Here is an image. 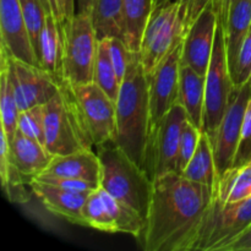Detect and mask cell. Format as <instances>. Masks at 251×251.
<instances>
[{
  "label": "cell",
  "mask_w": 251,
  "mask_h": 251,
  "mask_svg": "<svg viewBox=\"0 0 251 251\" xmlns=\"http://www.w3.org/2000/svg\"><path fill=\"white\" fill-rule=\"evenodd\" d=\"M201 134H202V131L198 126H195L189 119L186 120L183 130H181L178 159H176V173L178 174L183 173L190 159L193 158L194 153L198 149Z\"/></svg>",
  "instance_id": "32"
},
{
  "label": "cell",
  "mask_w": 251,
  "mask_h": 251,
  "mask_svg": "<svg viewBox=\"0 0 251 251\" xmlns=\"http://www.w3.org/2000/svg\"><path fill=\"white\" fill-rule=\"evenodd\" d=\"M215 196L227 203L251 198V166L232 167L217 180Z\"/></svg>",
  "instance_id": "26"
},
{
  "label": "cell",
  "mask_w": 251,
  "mask_h": 251,
  "mask_svg": "<svg viewBox=\"0 0 251 251\" xmlns=\"http://www.w3.org/2000/svg\"><path fill=\"white\" fill-rule=\"evenodd\" d=\"M191 1H193V0H178L179 5H180V15L181 17H183V20H185V16L186 14H188V10Z\"/></svg>",
  "instance_id": "43"
},
{
  "label": "cell",
  "mask_w": 251,
  "mask_h": 251,
  "mask_svg": "<svg viewBox=\"0 0 251 251\" xmlns=\"http://www.w3.org/2000/svg\"><path fill=\"white\" fill-rule=\"evenodd\" d=\"M107 41L118 78L122 83L130 66L140 56V51H132L120 37H108Z\"/></svg>",
  "instance_id": "33"
},
{
  "label": "cell",
  "mask_w": 251,
  "mask_h": 251,
  "mask_svg": "<svg viewBox=\"0 0 251 251\" xmlns=\"http://www.w3.org/2000/svg\"><path fill=\"white\" fill-rule=\"evenodd\" d=\"M39 1L42 2V5H43V7H44V10H46V11H47V14H51L50 5H49L48 0H39Z\"/></svg>",
  "instance_id": "44"
},
{
  "label": "cell",
  "mask_w": 251,
  "mask_h": 251,
  "mask_svg": "<svg viewBox=\"0 0 251 251\" xmlns=\"http://www.w3.org/2000/svg\"><path fill=\"white\" fill-rule=\"evenodd\" d=\"M21 113L17 105L14 90L10 83L5 69H0V114H1V131L11 140L17 131V122Z\"/></svg>",
  "instance_id": "29"
},
{
  "label": "cell",
  "mask_w": 251,
  "mask_h": 251,
  "mask_svg": "<svg viewBox=\"0 0 251 251\" xmlns=\"http://www.w3.org/2000/svg\"><path fill=\"white\" fill-rule=\"evenodd\" d=\"M100 172L102 167L98 154L92 150H83L70 154L54 156L48 168L42 174L80 179L100 186Z\"/></svg>",
  "instance_id": "19"
},
{
  "label": "cell",
  "mask_w": 251,
  "mask_h": 251,
  "mask_svg": "<svg viewBox=\"0 0 251 251\" xmlns=\"http://www.w3.org/2000/svg\"><path fill=\"white\" fill-rule=\"evenodd\" d=\"M36 180L42 181V183L51 184V185L59 186V188L68 189V190L76 191H85V193H92L98 186L92 183H88L86 180H80V179L65 178V176H48V174H41L36 178Z\"/></svg>",
  "instance_id": "36"
},
{
  "label": "cell",
  "mask_w": 251,
  "mask_h": 251,
  "mask_svg": "<svg viewBox=\"0 0 251 251\" xmlns=\"http://www.w3.org/2000/svg\"><path fill=\"white\" fill-rule=\"evenodd\" d=\"M63 31V78L74 83L93 82L100 38L92 14L75 12L61 26Z\"/></svg>",
  "instance_id": "5"
},
{
  "label": "cell",
  "mask_w": 251,
  "mask_h": 251,
  "mask_svg": "<svg viewBox=\"0 0 251 251\" xmlns=\"http://www.w3.org/2000/svg\"><path fill=\"white\" fill-rule=\"evenodd\" d=\"M44 108V146L53 156L92 150V139L88 135L77 112L66 78L60 82V90Z\"/></svg>",
  "instance_id": "4"
},
{
  "label": "cell",
  "mask_w": 251,
  "mask_h": 251,
  "mask_svg": "<svg viewBox=\"0 0 251 251\" xmlns=\"http://www.w3.org/2000/svg\"><path fill=\"white\" fill-rule=\"evenodd\" d=\"M210 2H215L216 6L220 9V14H221V2H222V0H193L190 6H189L185 20H184V25H185L186 31H188L189 27L193 25V22L198 19L199 15L202 12V10L205 9Z\"/></svg>",
  "instance_id": "37"
},
{
  "label": "cell",
  "mask_w": 251,
  "mask_h": 251,
  "mask_svg": "<svg viewBox=\"0 0 251 251\" xmlns=\"http://www.w3.org/2000/svg\"><path fill=\"white\" fill-rule=\"evenodd\" d=\"M225 251H251V225L238 235Z\"/></svg>",
  "instance_id": "38"
},
{
  "label": "cell",
  "mask_w": 251,
  "mask_h": 251,
  "mask_svg": "<svg viewBox=\"0 0 251 251\" xmlns=\"http://www.w3.org/2000/svg\"><path fill=\"white\" fill-rule=\"evenodd\" d=\"M188 119L185 109L176 103L161 120L150 139L146 172L152 180L171 172H176L181 130Z\"/></svg>",
  "instance_id": "13"
},
{
  "label": "cell",
  "mask_w": 251,
  "mask_h": 251,
  "mask_svg": "<svg viewBox=\"0 0 251 251\" xmlns=\"http://www.w3.org/2000/svg\"><path fill=\"white\" fill-rule=\"evenodd\" d=\"M234 87L228 64L225 29L222 24L218 21L212 56L206 73L202 131L210 137L215 135L216 130L220 126Z\"/></svg>",
  "instance_id": "8"
},
{
  "label": "cell",
  "mask_w": 251,
  "mask_h": 251,
  "mask_svg": "<svg viewBox=\"0 0 251 251\" xmlns=\"http://www.w3.org/2000/svg\"><path fill=\"white\" fill-rule=\"evenodd\" d=\"M9 141L10 154L19 171L28 184L32 183L39 174L44 173L53 159V154L44 145L33 139L25 136L19 130Z\"/></svg>",
  "instance_id": "18"
},
{
  "label": "cell",
  "mask_w": 251,
  "mask_h": 251,
  "mask_svg": "<svg viewBox=\"0 0 251 251\" xmlns=\"http://www.w3.org/2000/svg\"><path fill=\"white\" fill-rule=\"evenodd\" d=\"M29 188L49 212L74 225L87 227L82 215V208L91 193L68 190L51 184L42 183L36 179L32 180Z\"/></svg>",
  "instance_id": "17"
},
{
  "label": "cell",
  "mask_w": 251,
  "mask_h": 251,
  "mask_svg": "<svg viewBox=\"0 0 251 251\" xmlns=\"http://www.w3.org/2000/svg\"><path fill=\"white\" fill-rule=\"evenodd\" d=\"M251 225V198L227 203L213 198L194 250L225 251Z\"/></svg>",
  "instance_id": "7"
},
{
  "label": "cell",
  "mask_w": 251,
  "mask_h": 251,
  "mask_svg": "<svg viewBox=\"0 0 251 251\" xmlns=\"http://www.w3.org/2000/svg\"><path fill=\"white\" fill-rule=\"evenodd\" d=\"M115 109L117 130L113 142L146 172L150 103L149 80L142 66L141 55L130 66L123 80Z\"/></svg>",
  "instance_id": "2"
},
{
  "label": "cell",
  "mask_w": 251,
  "mask_h": 251,
  "mask_svg": "<svg viewBox=\"0 0 251 251\" xmlns=\"http://www.w3.org/2000/svg\"><path fill=\"white\" fill-rule=\"evenodd\" d=\"M215 191L176 172L153 179V191L142 232L146 251H191Z\"/></svg>",
  "instance_id": "1"
},
{
  "label": "cell",
  "mask_w": 251,
  "mask_h": 251,
  "mask_svg": "<svg viewBox=\"0 0 251 251\" xmlns=\"http://www.w3.org/2000/svg\"><path fill=\"white\" fill-rule=\"evenodd\" d=\"M250 98V80L245 85L234 87L220 126L216 130L215 135L210 137L212 141L217 180L234 164L242 134L243 120Z\"/></svg>",
  "instance_id": "12"
},
{
  "label": "cell",
  "mask_w": 251,
  "mask_h": 251,
  "mask_svg": "<svg viewBox=\"0 0 251 251\" xmlns=\"http://www.w3.org/2000/svg\"><path fill=\"white\" fill-rule=\"evenodd\" d=\"M93 82L109 96L114 102H117L120 92V83L115 71L114 64L110 56L109 46L107 38L100 39L97 50V58L93 70Z\"/></svg>",
  "instance_id": "28"
},
{
  "label": "cell",
  "mask_w": 251,
  "mask_h": 251,
  "mask_svg": "<svg viewBox=\"0 0 251 251\" xmlns=\"http://www.w3.org/2000/svg\"><path fill=\"white\" fill-rule=\"evenodd\" d=\"M235 2H237V0H222V2H221L220 22L222 24V26H225L226 22H227L230 9H232V6L235 4Z\"/></svg>",
  "instance_id": "41"
},
{
  "label": "cell",
  "mask_w": 251,
  "mask_h": 251,
  "mask_svg": "<svg viewBox=\"0 0 251 251\" xmlns=\"http://www.w3.org/2000/svg\"><path fill=\"white\" fill-rule=\"evenodd\" d=\"M50 5L51 15L55 17L58 24L63 26L66 21V0H48Z\"/></svg>",
  "instance_id": "39"
},
{
  "label": "cell",
  "mask_w": 251,
  "mask_h": 251,
  "mask_svg": "<svg viewBox=\"0 0 251 251\" xmlns=\"http://www.w3.org/2000/svg\"><path fill=\"white\" fill-rule=\"evenodd\" d=\"M250 166H251V161H250Z\"/></svg>",
  "instance_id": "47"
},
{
  "label": "cell",
  "mask_w": 251,
  "mask_h": 251,
  "mask_svg": "<svg viewBox=\"0 0 251 251\" xmlns=\"http://www.w3.org/2000/svg\"><path fill=\"white\" fill-rule=\"evenodd\" d=\"M95 0H75V9L78 14H92Z\"/></svg>",
  "instance_id": "40"
},
{
  "label": "cell",
  "mask_w": 251,
  "mask_h": 251,
  "mask_svg": "<svg viewBox=\"0 0 251 251\" xmlns=\"http://www.w3.org/2000/svg\"><path fill=\"white\" fill-rule=\"evenodd\" d=\"M0 58L21 112L46 104L60 90V78L42 66L21 60L4 48H1Z\"/></svg>",
  "instance_id": "9"
},
{
  "label": "cell",
  "mask_w": 251,
  "mask_h": 251,
  "mask_svg": "<svg viewBox=\"0 0 251 251\" xmlns=\"http://www.w3.org/2000/svg\"><path fill=\"white\" fill-rule=\"evenodd\" d=\"M100 157V186L117 200L131 207L146 221L151 202L153 180L113 141L97 147Z\"/></svg>",
  "instance_id": "3"
},
{
  "label": "cell",
  "mask_w": 251,
  "mask_h": 251,
  "mask_svg": "<svg viewBox=\"0 0 251 251\" xmlns=\"http://www.w3.org/2000/svg\"><path fill=\"white\" fill-rule=\"evenodd\" d=\"M154 9V0L122 1V38L132 51L141 49L145 28Z\"/></svg>",
  "instance_id": "21"
},
{
  "label": "cell",
  "mask_w": 251,
  "mask_h": 251,
  "mask_svg": "<svg viewBox=\"0 0 251 251\" xmlns=\"http://www.w3.org/2000/svg\"><path fill=\"white\" fill-rule=\"evenodd\" d=\"M251 28V0H237L230 9L226 25L223 26L230 73L234 69L240 48Z\"/></svg>",
  "instance_id": "22"
},
{
  "label": "cell",
  "mask_w": 251,
  "mask_h": 251,
  "mask_svg": "<svg viewBox=\"0 0 251 251\" xmlns=\"http://www.w3.org/2000/svg\"><path fill=\"white\" fill-rule=\"evenodd\" d=\"M81 120L96 147L113 141L117 130L115 102L95 82L74 83L68 80Z\"/></svg>",
  "instance_id": "10"
},
{
  "label": "cell",
  "mask_w": 251,
  "mask_h": 251,
  "mask_svg": "<svg viewBox=\"0 0 251 251\" xmlns=\"http://www.w3.org/2000/svg\"><path fill=\"white\" fill-rule=\"evenodd\" d=\"M171 0H154V6L158 7V6H162V5L167 4V2H169Z\"/></svg>",
  "instance_id": "45"
},
{
  "label": "cell",
  "mask_w": 251,
  "mask_h": 251,
  "mask_svg": "<svg viewBox=\"0 0 251 251\" xmlns=\"http://www.w3.org/2000/svg\"><path fill=\"white\" fill-rule=\"evenodd\" d=\"M1 48L7 53L33 65H39L20 0H0Z\"/></svg>",
  "instance_id": "16"
},
{
  "label": "cell",
  "mask_w": 251,
  "mask_h": 251,
  "mask_svg": "<svg viewBox=\"0 0 251 251\" xmlns=\"http://www.w3.org/2000/svg\"><path fill=\"white\" fill-rule=\"evenodd\" d=\"M86 226L107 233H124L140 238L145 220L140 213L98 186L87 196L82 208Z\"/></svg>",
  "instance_id": "11"
},
{
  "label": "cell",
  "mask_w": 251,
  "mask_h": 251,
  "mask_svg": "<svg viewBox=\"0 0 251 251\" xmlns=\"http://www.w3.org/2000/svg\"><path fill=\"white\" fill-rule=\"evenodd\" d=\"M181 176L189 180L208 186L215 191L217 172H216L212 141L206 132L202 131L201 134L198 149Z\"/></svg>",
  "instance_id": "24"
},
{
  "label": "cell",
  "mask_w": 251,
  "mask_h": 251,
  "mask_svg": "<svg viewBox=\"0 0 251 251\" xmlns=\"http://www.w3.org/2000/svg\"><path fill=\"white\" fill-rule=\"evenodd\" d=\"M1 153H0V176L4 194L11 202L26 203L31 198V194L26 189L29 185L21 172L19 171L12 157L10 154L9 141L4 132L1 131Z\"/></svg>",
  "instance_id": "25"
},
{
  "label": "cell",
  "mask_w": 251,
  "mask_h": 251,
  "mask_svg": "<svg viewBox=\"0 0 251 251\" xmlns=\"http://www.w3.org/2000/svg\"><path fill=\"white\" fill-rule=\"evenodd\" d=\"M38 60L42 68L63 80V31L51 14L46 16L39 39Z\"/></svg>",
  "instance_id": "23"
},
{
  "label": "cell",
  "mask_w": 251,
  "mask_h": 251,
  "mask_svg": "<svg viewBox=\"0 0 251 251\" xmlns=\"http://www.w3.org/2000/svg\"><path fill=\"white\" fill-rule=\"evenodd\" d=\"M181 51H183V42L179 43L159 63L152 75L147 77L150 103L149 141L153 132L156 131L161 120L178 103Z\"/></svg>",
  "instance_id": "14"
},
{
  "label": "cell",
  "mask_w": 251,
  "mask_h": 251,
  "mask_svg": "<svg viewBox=\"0 0 251 251\" xmlns=\"http://www.w3.org/2000/svg\"><path fill=\"white\" fill-rule=\"evenodd\" d=\"M186 34L178 0L156 7L145 28L141 42V63L146 76L152 75L162 60L184 41Z\"/></svg>",
  "instance_id": "6"
},
{
  "label": "cell",
  "mask_w": 251,
  "mask_h": 251,
  "mask_svg": "<svg viewBox=\"0 0 251 251\" xmlns=\"http://www.w3.org/2000/svg\"><path fill=\"white\" fill-rule=\"evenodd\" d=\"M17 130L25 136L33 139L44 145V108L43 105H36L29 109L22 110L19 115Z\"/></svg>",
  "instance_id": "31"
},
{
  "label": "cell",
  "mask_w": 251,
  "mask_h": 251,
  "mask_svg": "<svg viewBox=\"0 0 251 251\" xmlns=\"http://www.w3.org/2000/svg\"><path fill=\"white\" fill-rule=\"evenodd\" d=\"M75 0H66V20L71 19L75 15Z\"/></svg>",
  "instance_id": "42"
},
{
  "label": "cell",
  "mask_w": 251,
  "mask_h": 251,
  "mask_svg": "<svg viewBox=\"0 0 251 251\" xmlns=\"http://www.w3.org/2000/svg\"><path fill=\"white\" fill-rule=\"evenodd\" d=\"M250 83H251V77H250Z\"/></svg>",
  "instance_id": "46"
},
{
  "label": "cell",
  "mask_w": 251,
  "mask_h": 251,
  "mask_svg": "<svg viewBox=\"0 0 251 251\" xmlns=\"http://www.w3.org/2000/svg\"><path fill=\"white\" fill-rule=\"evenodd\" d=\"M122 1L123 0H95L92 20L100 39L123 37Z\"/></svg>",
  "instance_id": "27"
},
{
  "label": "cell",
  "mask_w": 251,
  "mask_h": 251,
  "mask_svg": "<svg viewBox=\"0 0 251 251\" xmlns=\"http://www.w3.org/2000/svg\"><path fill=\"white\" fill-rule=\"evenodd\" d=\"M251 161V98L245 110L244 120H243L242 134H240L239 146L235 154L233 167H242L250 163Z\"/></svg>",
  "instance_id": "35"
},
{
  "label": "cell",
  "mask_w": 251,
  "mask_h": 251,
  "mask_svg": "<svg viewBox=\"0 0 251 251\" xmlns=\"http://www.w3.org/2000/svg\"><path fill=\"white\" fill-rule=\"evenodd\" d=\"M232 77L235 87L245 85L251 77V28L242 44Z\"/></svg>",
  "instance_id": "34"
},
{
  "label": "cell",
  "mask_w": 251,
  "mask_h": 251,
  "mask_svg": "<svg viewBox=\"0 0 251 251\" xmlns=\"http://www.w3.org/2000/svg\"><path fill=\"white\" fill-rule=\"evenodd\" d=\"M220 9L210 2L186 31L183 41L181 65H188L201 75L207 73L215 46Z\"/></svg>",
  "instance_id": "15"
},
{
  "label": "cell",
  "mask_w": 251,
  "mask_h": 251,
  "mask_svg": "<svg viewBox=\"0 0 251 251\" xmlns=\"http://www.w3.org/2000/svg\"><path fill=\"white\" fill-rule=\"evenodd\" d=\"M206 76L188 65H180L178 103L185 109L189 120L202 131L205 109Z\"/></svg>",
  "instance_id": "20"
},
{
  "label": "cell",
  "mask_w": 251,
  "mask_h": 251,
  "mask_svg": "<svg viewBox=\"0 0 251 251\" xmlns=\"http://www.w3.org/2000/svg\"><path fill=\"white\" fill-rule=\"evenodd\" d=\"M20 4H21L22 14H24L27 29H28L29 37H31L32 46L36 51L37 58H38L39 39H41L44 22H46V16L48 14L39 0H20Z\"/></svg>",
  "instance_id": "30"
}]
</instances>
